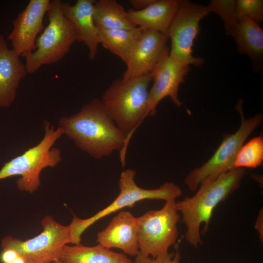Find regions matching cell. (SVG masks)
Wrapping results in <instances>:
<instances>
[{
	"instance_id": "27",
	"label": "cell",
	"mask_w": 263,
	"mask_h": 263,
	"mask_svg": "<svg viewBox=\"0 0 263 263\" xmlns=\"http://www.w3.org/2000/svg\"><path fill=\"white\" fill-rule=\"evenodd\" d=\"M155 0H131L130 2L134 10L144 9L152 3Z\"/></svg>"
},
{
	"instance_id": "5",
	"label": "cell",
	"mask_w": 263,
	"mask_h": 263,
	"mask_svg": "<svg viewBox=\"0 0 263 263\" xmlns=\"http://www.w3.org/2000/svg\"><path fill=\"white\" fill-rule=\"evenodd\" d=\"M136 171L128 169L123 171L119 180L120 192L117 197L109 206L86 219L74 216L69 225L72 238V244H81V235L91 225L102 218L126 207H132L141 200H175L182 193L181 188L172 182H166L159 188L145 189L139 187L134 181Z\"/></svg>"
},
{
	"instance_id": "2",
	"label": "cell",
	"mask_w": 263,
	"mask_h": 263,
	"mask_svg": "<svg viewBox=\"0 0 263 263\" xmlns=\"http://www.w3.org/2000/svg\"><path fill=\"white\" fill-rule=\"evenodd\" d=\"M151 74L132 78L115 79L104 92L101 100L109 117L126 136L119 151L122 167L125 165L128 147L132 137L147 117Z\"/></svg>"
},
{
	"instance_id": "11",
	"label": "cell",
	"mask_w": 263,
	"mask_h": 263,
	"mask_svg": "<svg viewBox=\"0 0 263 263\" xmlns=\"http://www.w3.org/2000/svg\"><path fill=\"white\" fill-rule=\"evenodd\" d=\"M169 52L167 47L151 73L153 83L149 92L147 117L155 115L157 106L166 97L169 96L177 107L183 104L178 97V89L190 67L175 61L169 56Z\"/></svg>"
},
{
	"instance_id": "10",
	"label": "cell",
	"mask_w": 263,
	"mask_h": 263,
	"mask_svg": "<svg viewBox=\"0 0 263 263\" xmlns=\"http://www.w3.org/2000/svg\"><path fill=\"white\" fill-rule=\"evenodd\" d=\"M209 13L207 6L180 0L167 33L171 40L169 55L175 61L189 66H200L204 64V58L193 56L192 48L200 31L199 22Z\"/></svg>"
},
{
	"instance_id": "26",
	"label": "cell",
	"mask_w": 263,
	"mask_h": 263,
	"mask_svg": "<svg viewBox=\"0 0 263 263\" xmlns=\"http://www.w3.org/2000/svg\"><path fill=\"white\" fill-rule=\"evenodd\" d=\"M19 256L18 254L11 249H5L3 250L0 256L2 263H11Z\"/></svg>"
},
{
	"instance_id": "9",
	"label": "cell",
	"mask_w": 263,
	"mask_h": 263,
	"mask_svg": "<svg viewBox=\"0 0 263 263\" xmlns=\"http://www.w3.org/2000/svg\"><path fill=\"white\" fill-rule=\"evenodd\" d=\"M41 224L43 230L38 235L25 241L7 236L1 247L15 250L25 263H55L62 247L72 243L69 225H60L49 215Z\"/></svg>"
},
{
	"instance_id": "13",
	"label": "cell",
	"mask_w": 263,
	"mask_h": 263,
	"mask_svg": "<svg viewBox=\"0 0 263 263\" xmlns=\"http://www.w3.org/2000/svg\"><path fill=\"white\" fill-rule=\"evenodd\" d=\"M167 35L151 29L143 30L142 34L126 62L122 78L139 77L150 74L168 47Z\"/></svg>"
},
{
	"instance_id": "18",
	"label": "cell",
	"mask_w": 263,
	"mask_h": 263,
	"mask_svg": "<svg viewBox=\"0 0 263 263\" xmlns=\"http://www.w3.org/2000/svg\"><path fill=\"white\" fill-rule=\"evenodd\" d=\"M56 262L58 263H134L123 253L116 252L100 244L94 246L65 245ZM55 262V263H56Z\"/></svg>"
},
{
	"instance_id": "19",
	"label": "cell",
	"mask_w": 263,
	"mask_h": 263,
	"mask_svg": "<svg viewBox=\"0 0 263 263\" xmlns=\"http://www.w3.org/2000/svg\"><path fill=\"white\" fill-rule=\"evenodd\" d=\"M232 37L239 52L248 56L258 69L263 56V31L259 24L249 19L240 21Z\"/></svg>"
},
{
	"instance_id": "29",
	"label": "cell",
	"mask_w": 263,
	"mask_h": 263,
	"mask_svg": "<svg viewBox=\"0 0 263 263\" xmlns=\"http://www.w3.org/2000/svg\"><path fill=\"white\" fill-rule=\"evenodd\" d=\"M11 263H25L24 260L20 256H19Z\"/></svg>"
},
{
	"instance_id": "22",
	"label": "cell",
	"mask_w": 263,
	"mask_h": 263,
	"mask_svg": "<svg viewBox=\"0 0 263 263\" xmlns=\"http://www.w3.org/2000/svg\"><path fill=\"white\" fill-rule=\"evenodd\" d=\"M263 160V138L258 136L251 139L239 150L234 163L235 168H255Z\"/></svg>"
},
{
	"instance_id": "1",
	"label": "cell",
	"mask_w": 263,
	"mask_h": 263,
	"mask_svg": "<svg viewBox=\"0 0 263 263\" xmlns=\"http://www.w3.org/2000/svg\"><path fill=\"white\" fill-rule=\"evenodd\" d=\"M59 127L77 147L94 159L120 151L124 147L126 136L98 98L84 105L77 113L61 117Z\"/></svg>"
},
{
	"instance_id": "30",
	"label": "cell",
	"mask_w": 263,
	"mask_h": 263,
	"mask_svg": "<svg viewBox=\"0 0 263 263\" xmlns=\"http://www.w3.org/2000/svg\"><path fill=\"white\" fill-rule=\"evenodd\" d=\"M58 263L56 262V263Z\"/></svg>"
},
{
	"instance_id": "16",
	"label": "cell",
	"mask_w": 263,
	"mask_h": 263,
	"mask_svg": "<svg viewBox=\"0 0 263 263\" xmlns=\"http://www.w3.org/2000/svg\"><path fill=\"white\" fill-rule=\"evenodd\" d=\"M0 34V109L14 101L19 83L27 74L25 65Z\"/></svg>"
},
{
	"instance_id": "15",
	"label": "cell",
	"mask_w": 263,
	"mask_h": 263,
	"mask_svg": "<svg viewBox=\"0 0 263 263\" xmlns=\"http://www.w3.org/2000/svg\"><path fill=\"white\" fill-rule=\"evenodd\" d=\"M95 0H78L74 5L62 2L61 9L64 16L74 25L76 41L82 42L87 47L90 59H94L100 44L97 27L94 19Z\"/></svg>"
},
{
	"instance_id": "25",
	"label": "cell",
	"mask_w": 263,
	"mask_h": 263,
	"mask_svg": "<svg viewBox=\"0 0 263 263\" xmlns=\"http://www.w3.org/2000/svg\"><path fill=\"white\" fill-rule=\"evenodd\" d=\"M178 245L175 251L169 252L153 258L143 255L139 252L135 256L134 263H180L181 255Z\"/></svg>"
},
{
	"instance_id": "6",
	"label": "cell",
	"mask_w": 263,
	"mask_h": 263,
	"mask_svg": "<svg viewBox=\"0 0 263 263\" xmlns=\"http://www.w3.org/2000/svg\"><path fill=\"white\" fill-rule=\"evenodd\" d=\"M61 1L50 2L46 13L49 23L36 41V49L24 56L27 73L33 74L43 65L61 60L76 41L75 27L64 16Z\"/></svg>"
},
{
	"instance_id": "12",
	"label": "cell",
	"mask_w": 263,
	"mask_h": 263,
	"mask_svg": "<svg viewBox=\"0 0 263 263\" xmlns=\"http://www.w3.org/2000/svg\"><path fill=\"white\" fill-rule=\"evenodd\" d=\"M49 0H31L13 21V29L7 37L13 49L20 56L34 51L37 36L44 29L43 18L49 7Z\"/></svg>"
},
{
	"instance_id": "20",
	"label": "cell",
	"mask_w": 263,
	"mask_h": 263,
	"mask_svg": "<svg viewBox=\"0 0 263 263\" xmlns=\"http://www.w3.org/2000/svg\"><path fill=\"white\" fill-rule=\"evenodd\" d=\"M100 44L126 63L139 39L143 30L98 28Z\"/></svg>"
},
{
	"instance_id": "28",
	"label": "cell",
	"mask_w": 263,
	"mask_h": 263,
	"mask_svg": "<svg viewBox=\"0 0 263 263\" xmlns=\"http://www.w3.org/2000/svg\"><path fill=\"white\" fill-rule=\"evenodd\" d=\"M263 210H261L257 219L255 224V227L259 233V235L262 242H263Z\"/></svg>"
},
{
	"instance_id": "14",
	"label": "cell",
	"mask_w": 263,
	"mask_h": 263,
	"mask_svg": "<svg viewBox=\"0 0 263 263\" xmlns=\"http://www.w3.org/2000/svg\"><path fill=\"white\" fill-rule=\"evenodd\" d=\"M96 241L108 249L116 248L136 256L139 252L136 218L129 211L119 212L98 233Z\"/></svg>"
},
{
	"instance_id": "24",
	"label": "cell",
	"mask_w": 263,
	"mask_h": 263,
	"mask_svg": "<svg viewBox=\"0 0 263 263\" xmlns=\"http://www.w3.org/2000/svg\"><path fill=\"white\" fill-rule=\"evenodd\" d=\"M236 13L238 21L249 19L259 24L263 21V0H237Z\"/></svg>"
},
{
	"instance_id": "17",
	"label": "cell",
	"mask_w": 263,
	"mask_h": 263,
	"mask_svg": "<svg viewBox=\"0 0 263 263\" xmlns=\"http://www.w3.org/2000/svg\"><path fill=\"white\" fill-rule=\"evenodd\" d=\"M180 0H155L146 8L127 11L129 19L142 30L151 29L167 35Z\"/></svg>"
},
{
	"instance_id": "4",
	"label": "cell",
	"mask_w": 263,
	"mask_h": 263,
	"mask_svg": "<svg viewBox=\"0 0 263 263\" xmlns=\"http://www.w3.org/2000/svg\"><path fill=\"white\" fill-rule=\"evenodd\" d=\"M45 133L43 138L36 146L29 148L21 155L5 163L0 169V180L15 175L20 177L16 181L18 189L32 193L40 186V175L47 167L54 168L61 161V151L53 147L64 134L62 129L47 120L44 121Z\"/></svg>"
},
{
	"instance_id": "23",
	"label": "cell",
	"mask_w": 263,
	"mask_h": 263,
	"mask_svg": "<svg viewBox=\"0 0 263 263\" xmlns=\"http://www.w3.org/2000/svg\"><path fill=\"white\" fill-rule=\"evenodd\" d=\"M207 7L210 13L213 12L221 18L225 34L232 37L239 22L236 13V0H211Z\"/></svg>"
},
{
	"instance_id": "3",
	"label": "cell",
	"mask_w": 263,
	"mask_h": 263,
	"mask_svg": "<svg viewBox=\"0 0 263 263\" xmlns=\"http://www.w3.org/2000/svg\"><path fill=\"white\" fill-rule=\"evenodd\" d=\"M245 173L244 168L234 169L201 184L194 195L175 202L187 228L185 239L190 245L198 248L202 244L201 225L204 224L201 232L205 234L209 229L214 208L239 188Z\"/></svg>"
},
{
	"instance_id": "21",
	"label": "cell",
	"mask_w": 263,
	"mask_h": 263,
	"mask_svg": "<svg viewBox=\"0 0 263 263\" xmlns=\"http://www.w3.org/2000/svg\"><path fill=\"white\" fill-rule=\"evenodd\" d=\"M94 19L98 28L127 30L137 28L128 18L125 8L115 0H95Z\"/></svg>"
},
{
	"instance_id": "7",
	"label": "cell",
	"mask_w": 263,
	"mask_h": 263,
	"mask_svg": "<svg viewBox=\"0 0 263 263\" xmlns=\"http://www.w3.org/2000/svg\"><path fill=\"white\" fill-rule=\"evenodd\" d=\"M242 105V100H238L236 109L241 116L239 129L232 134L225 135L213 155L204 164L195 168L187 175L185 182L190 190L196 191L201 184L235 169L234 163L239 150L246 139L261 124L263 117L259 113L245 118Z\"/></svg>"
},
{
	"instance_id": "8",
	"label": "cell",
	"mask_w": 263,
	"mask_h": 263,
	"mask_svg": "<svg viewBox=\"0 0 263 263\" xmlns=\"http://www.w3.org/2000/svg\"><path fill=\"white\" fill-rule=\"evenodd\" d=\"M175 200L166 201L163 207L136 218L139 252L154 258L168 252L178 237L180 219Z\"/></svg>"
}]
</instances>
